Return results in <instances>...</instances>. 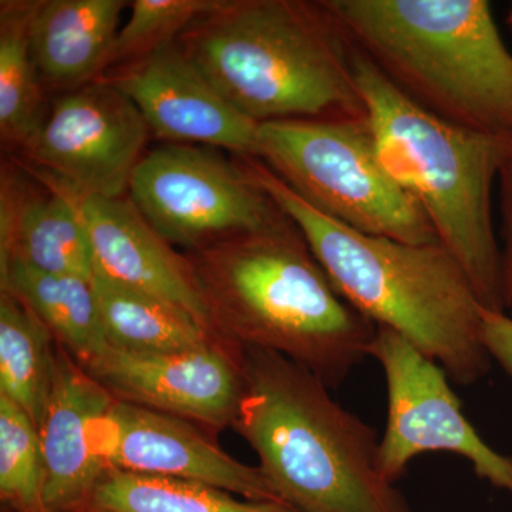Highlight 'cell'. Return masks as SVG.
Returning a JSON list of instances; mask_svg holds the SVG:
<instances>
[{"label": "cell", "mask_w": 512, "mask_h": 512, "mask_svg": "<svg viewBox=\"0 0 512 512\" xmlns=\"http://www.w3.org/2000/svg\"><path fill=\"white\" fill-rule=\"evenodd\" d=\"M127 5L124 0H42L30 36L45 86L72 92L103 79Z\"/></svg>", "instance_id": "obj_17"}, {"label": "cell", "mask_w": 512, "mask_h": 512, "mask_svg": "<svg viewBox=\"0 0 512 512\" xmlns=\"http://www.w3.org/2000/svg\"><path fill=\"white\" fill-rule=\"evenodd\" d=\"M67 512H298L281 501H251L194 481L106 468Z\"/></svg>", "instance_id": "obj_19"}, {"label": "cell", "mask_w": 512, "mask_h": 512, "mask_svg": "<svg viewBox=\"0 0 512 512\" xmlns=\"http://www.w3.org/2000/svg\"><path fill=\"white\" fill-rule=\"evenodd\" d=\"M353 70L384 170L419 204L483 308L505 312L493 188L512 158V136L477 133L427 113L356 46Z\"/></svg>", "instance_id": "obj_5"}, {"label": "cell", "mask_w": 512, "mask_h": 512, "mask_svg": "<svg viewBox=\"0 0 512 512\" xmlns=\"http://www.w3.org/2000/svg\"><path fill=\"white\" fill-rule=\"evenodd\" d=\"M232 429L248 441L279 498L298 512H412L383 476L376 430L333 399L311 370L242 348Z\"/></svg>", "instance_id": "obj_4"}, {"label": "cell", "mask_w": 512, "mask_h": 512, "mask_svg": "<svg viewBox=\"0 0 512 512\" xmlns=\"http://www.w3.org/2000/svg\"><path fill=\"white\" fill-rule=\"evenodd\" d=\"M93 278L89 238L69 198L15 161L2 167L0 266Z\"/></svg>", "instance_id": "obj_15"}, {"label": "cell", "mask_w": 512, "mask_h": 512, "mask_svg": "<svg viewBox=\"0 0 512 512\" xmlns=\"http://www.w3.org/2000/svg\"><path fill=\"white\" fill-rule=\"evenodd\" d=\"M407 99L477 133L512 136V53L487 0H325Z\"/></svg>", "instance_id": "obj_6"}, {"label": "cell", "mask_w": 512, "mask_h": 512, "mask_svg": "<svg viewBox=\"0 0 512 512\" xmlns=\"http://www.w3.org/2000/svg\"><path fill=\"white\" fill-rule=\"evenodd\" d=\"M111 396L62 345L56 342L55 367L40 447L45 466V503L49 512H67L89 493L106 466L94 453V423L113 406Z\"/></svg>", "instance_id": "obj_16"}, {"label": "cell", "mask_w": 512, "mask_h": 512, "mask_svg": "<svg viewBox=\"0 0 512 512\" xmlns=\"http://www.w3.org/2000/svg\"><path fill=\"white\" fill-rule=\"evenodd\" d=\"M0 501L9 512H49L39 431L29 414L0 394Z\"/></svg>", "instance_id": "obj_23"}, {"label": "cell", "mask_w": 512, "mask_h": 512, "mask_svg": "<svg viewBox=\"0 0 512 512\" xmlns=\"http://www.w3.org/2000/svg\"><path fill=\"white\" fill-rule=\"evenodd\" d=\"M0 291L25 303L77 362L109 348L93 278L8 264L0 266Z\"/></svg>", "instance_id": "obj_18"}, {"label": "cell", "mask_w": 512, "mask_h": 512, "mask_svg": "<svg viewBox=\"0 0 512 512\" xmlns=\"http://www.w3.org/2000/svg\"><path fill=\"white\" fill-rule=\"evenodd\" d=\"M40 2H0V138L9 150H22L49 113L30 36Z\"/></svg>", "instance_id": "obj_21"}, {"label": "cell", "mask_w": 512, "mask_h": 512, "mask_svg": "<svg viewBox=\"0 0 512 512\" xmlns=\"http://www.w3.org/2000/svg\"><path fill=\"white\" fill-rule=\"evenodd\" d=\"M2 512H9V511H6V510H2Z\"/></svg>", "instance_id": "obj_28"}, {"label": "cell", "mask_w": 512, "mask_h": 512, "mask_svg": "<svg viewBox=\"0 0 512 512\" xmlns=\"http://www.w3.org/2000/svg\"><path fill=\"white\" fill-rule=\"evenodd\" d=\"M370 356L382 366L387 384L389 412L380 440L387 481L396 484L414 457L451 453L466 458L481 480L512 494V458L477 433L443 367L384 326H377Z\"/></svg>", "instance_id": "obj_9"}, {"label": "cell", "mask_w": 512, "mask_h": 512, "mask_svg": "<svg viewBox=\"0 0 512 512\" xmlns=\"http://www.w3.org/2000/svg\"><path fill=\"white\" fill-rule=\"evenodd\" d=\"M507 25L510 26L512 30V9L510 10V13L507 15Z\"/></svg>", "instance_id": "obj_27"}, {"label": "cell", "mask_w": 512, "mask_h": 512, "mask_svg": "<svg viewBox=\"0 0 512 512\" xmlns=\"http://www.w3.org/2000/svg\"><path fill=\"white\" fill-rule=\"evenodd\" d=\"M175 45L255 123L367 119L355 45L325 0H225Z\"/></svg>", "instance_id": "obj_3"}, {"label": "cell", "mask_w": 512, "mask_h": 512, "mask_svg": "<svg viewBox=\"0 0 512 512\" xmlns=\"http://www.w3.org/2000/svg\"><path fill=\"white\" fill-rule=\"evenodd\" d=\"M150 133L136 104L100 79L60 97L20 153L23 163L73 190L120 198Z\"/></svg>", "instance_id": "obj_10"}, {"label": "cell", "mask_w": 512, "mask_h": 512, "mask_svg": "<svg viewBox=\"0 0 512 512\" xmlns=\"http://www.w3.org/2000/svg\"><path fill=\"white\" fill-rule=\"evenodd\" d=\"M225 0H134L121 25L107 73L141 62L174 45L185 30L224 5ZM104 74V76H106Z\"/></svg>", "instance_id": "obj_24"}, {"label": "cell", "mask_w": 512, "mask_h": 512, "mask_svg": "<svg viewBox=\"0 0 512 512\" xmlns=\"http://www.w3.org/2000/svg\"><path fill=\"white\" fill-rule=\"evenodd\" d=\"M109 346L136 353H178L205 348L220 338L190 315L153 296L93 275Z\"/></svg>", "instance_id": "obj_20"}, {"label": "cell", "mask_w": 512, "mask_h": 512, "mask_svg": "<svg viewBox=\"0 0 512 512\" xmlns=\"http://www.w3.org/2000/svg\"><path fill=\"white\" fill-rule=\"evenodd\" d=\"M184 254L225 342L285 356L329 389L370 356L377 326L340 296L288 215Z\"/></svg>", "instance_id": "obj_1"}, {"label": "cell", "mask_w": 512, "mask_h": 512, "mask_svg": "<svg viewBox=\"0 0 512 512\" xmlns=\"http://www.w3.org/2000/svg\"><path fill=\"white\" fill-rule=\"evenodd\" d=\"M258 158L340 224L406 244L439 242L419 204L380 163L369 119L261 124Z\"/></svg>", "instance_id": "obj_7"}, {"label": "cell", "mask_w": 512, "mask_h": 512, "mask_svg": "<svg viewBox=\"0 0 512 512\" xmlns=\"http://www.w3.org/2000/svg\"><path fill=\"white\" fill-rule=\"evenodd\" d=\"M501 204V274L505 312H512V158L500 177Z\"/></svg>", "instance_id": "obj_25"}, {"label": "cell", "mask_w": 512, "mask_h": 512, "mask_svg": "<svg viewBox=\"0 0 512 512\" xmlns=\"http://www.w3.org/2000/svg\"><path fill=\"white\" fill-rule=\"evenodd\" d=\"M28 167L63 192L76 208L92 248L94 275L160 299L214 332L187 256L175 251L148 224L128 195L104 198L82 194Z\"/></svg>", "instance_id": "obj_14"}, {"label": "cell", "mask_w": 512, "mask_h": 512, "mask_svg": "<svg viewBox=\"0 0 512 512\" xmlns=\"http://www.w3.org/2000/svg\"><path fill=\"white\" fill-rule=\"evenodd\" d=\"M55 349L42 320L12 293L0 291V394L25 410L36 427L49 399Z\"/></svg>", "instance_id": "obj_22"}, {"label": "cell", "mask_w": 512, "mask_h": 512, "mask_svg": "<svg viewBox=\"0 0 512 512\" xmlns=\"http://www.w3.org/2000/svg\"><path fill=\"white\" fill-rule=\"evenodd\" d=\"M80 365L119 402L180 417L211 434L234 426L244 393L242 348L225 340L178 353L109 346Z\"/></svg>", "instance_id": "obj_11"}, {"label": "cell", "mask_w": 512, "mask_h": 512, "mask_svg": "<svg viewBox=\"0 0 512 512\" xmlns=\"http://www.w3.org/2000/svg\"><path fill=\"white\" fill-rule=\"evenodd\" d=\"M128 198L173 247L195 251L261 231L286 214L238 160L211 147L168 144L138 163Z\"/></svg>", "instance_id": "obj_8"}, {"label": "cell", "mask_w": 512, "mask_h": 512, "mask_svg": "<svg viewBox=\"0 0 512 512\" xmlns=\"http://www.w3.org/2000/svg\"><path fill=\"white\" fill-rule=\"evenodd\" d=\"M311 247L330 281L356 311L402 335L470 386L491 369L481 305L457 259L440 242L413 245L363 234L332 220L292 191L259 158L237 157Z\"/></svg>", "instance_id": "obj_2"}, {"label": "cell", "mask_w": 512, "mask_h": 512, "mask_svg": "<svg viewBox=\"0 0 512 512\" xmlns=\"http://www.w3.org/2000/svg\"><path fill=\"white\" fill-rule=\"evenodd\" d=\"M481 333L491 360L512 379V318L505 312L481 309Z\"/></svg>", "instance_id": "obj_26"}, {"label": "cell", "mask_w": 512, "mask_h": 512, "mask_svg": "<svg viewBox=\"0 0 512 512\" xmlns=\"http://www.w3.org/2000/svg\"><path fill=\"white\" fill-rule=\"evenodd\" d=\"M103 79L136 104L160 140L259 157L261 124L232 106L175 43Z\"/></svg>", "instance_id": "obj_13"}, {"label": "cell", "mask_w": 512, "mask_h": 512, "mask_svg": "<svg viewBox=\"0 0 512 512\" xmlns=\"http://www.w3.org/2000/svg\"><path fill=\"white\" fill-rule=\"evenodd\" d=\"M94 453L106 468L221 488L251 501H284L262 473L229 456L211 433L170 414L114 400L94 423Z\"/></svg>", "instance_id": "obj_12"}]
</instances>
